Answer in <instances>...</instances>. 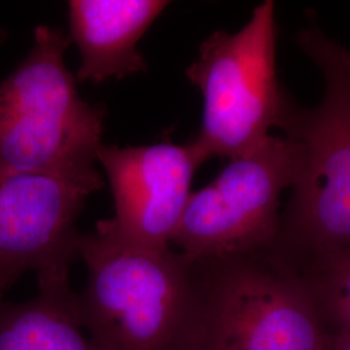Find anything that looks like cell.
<instances>
[{"instance_id":"obj_1","label":"cell","mask_w":350,"mask_h":350,"mask_svg":"<svg viewBox=\"0 0 350 350\" xmlns=\"http://www.w3.org/2000/svg\"><path fill=\"white\" fill-rule=\"evenodd\" d=\"M88 269L78 317L96 350H199L200 263L170 248L134 245L96 225L79 235Z\"/></svg>"},{"instance_id":"obj_3","label":"cell","mask_w":350,"mask_h":350,"mask_svg":"<svg viewBox=\"0 0 350 350\" xmlns=\"http://www.w3.org/2000/svg\"><path fill=\"white\" fill-rule=\"evenodd\" d=\"M299 40L323 75L325 94L313 109L291 105L282 126L299 167L279 230L321 254L350 247V51L317 29Z\"/></svg>"},{"instance_id":"obj_6","label":"cell","mask_w":350,"mask_h":350,"mask_svg":"<svg viewBox=\"0 0 350 350\" xmlns=\"http://www.w3.org/2000/svg\"><path fill=\"white\" fill-rule=\"evenodd\" d=\"M261 252L199 262V350H328L308 288Z\"/></svg>"},{"instance_id":"obj_7","label":"cell","mask_w":350,"mask_h":350,"mask_svg":"<svg viewBox=\"0 0 350 350\" xmlns=\"http://www.w3.org/2000/svg\"><path fill=\"white\" fill-rule=\"evenodd\" d=\"M103 187L95 166L0 180V300L26 273L69 270L77 219L88 196Z\"/></svg>"},{"instance_id":"obj_8","label":"cell","mask_w":350,"mask_h":350,"mask_svg":"<svg viewBox=\"0 0 350 350\" xmlns=\"http://www.w3.org/2000/svg\"><path fill=\"white\" fill-rule=\"evenodd\" d=\"M96 161L108 176L114 215L96 225L134 245L169 248L192 195L200 159L188 142L101 146Z\"/></svg>"},{"instance_id":"obj_4","label":"cell","mask_w":350,"mask_h":350,"mask_svg":"<svg viewBox=\"0 0 350 350\" xmlns=\"http://www.w3.org/2000/svg\"><path fill=\"white\" fill-rule=\"evenodd\" d=\"M202 96L199 134L191 140L201 163L234 159L284 124L291 103L276 75L275 5L266 0L239 31H215L186 69Z\"/></svg>"},{"instance_id":"obj_13","label":"cell","mask_w":350,"mask_h":350,"mask_svg":"<svg viewBox=\"0 0 350 350\" xmlns=\"http://www.w3.org/2000/svg\"><path fill=\"white\" fill-rule=\"evenodd\" d=\"M5 30H3V29H0V43L4 40V38H5Z\"/></svg>"},{"instance_id":"obj_5","label":"cell","mask_w":350,"mask_h":350,"mask_svg":"<svg viewBox=\"0 0 350 350\" xmlns=\"http://www.w3.org/2000/svg\"><path fill=\"white\" fill-rule=\"evenodd\" d=\"M297 150L270 135L230 159L212 182L192 192L172 243L204 262L267 250L280 227V198L297 175Z\"/></svg>"},{"instance_id":"obj_9","label":"cell","mask_w":350,"mask_h":350,"mask_svg":"<svg viewBox=\"0 0 350 350\" xmlns=\"http://www.w3.org/2000/svg\"><path fill=\"white\" fill-rule=\"evenodd\" d=\"M163 0H70L69 37L78 46V82L103 83L147 70L139 40L166 10Z\"/></svg>"},{"instance_id":"obj_12","label":"cell","mask_w":350,"mask_h":350,"mask_svg":"<svg viewBox=\"0 0 350 350\" xmlns=\"http://www.w3.org/2000/svg\"><path fill=\"white\" fill-rule=\"evenodd\" d=\"M331 350H350V332H341Z\"/></svg>"},{"instance_id":"obj_2","label":"cell","mask_w":350,"mask_h":350,"mask_svg":"<svg viewBox=\"0 0 350 350\" xmlns=\"http://www.w3.org/2000/svg\"><path fill=\"white\" fill-rule=\"evenodd\" d=\"M72 39L39 25L25 59L0 82V180L94 166L105 108L83 100L65 65Z\"/></svg>"},{"instance_id":"obj_10","label":"cell","mask_w":350,"mask_h":350,"mask_svg":"<svg viewBox=\"0 0 350 350\" xmlns=\"http://www.w3.org/2000/svg\"><path fill=\"white\" fill-rule=\"evenodd\" d=\"M82 329L69 270L38 275L29 300H0V350H96Z\"/></svg>"},{"instance_id":"obj_11","label":"cell","mask_w":350,"mask_h":350,"mask_svg":"<svg viewBox=\"0 0 350 350\" xmlns=\"http://www.w3.org/2000/svg\"><path fill=\"white\" fill-rule=\"evenodd\" d=\"M313 284L341 332H350V247L317 254Z\"/></svg>"}]
</instances>
